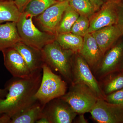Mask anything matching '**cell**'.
I'll use <instances>...</instances> for the list:
<instances>
[{
	"instance_id": "25",
	"label": "cell",
	"mask_w": 123,
	"mask_h": 123,
	"mask_svg": "<svg viewBox=\"0 0 123 123\" xmlns=\"http://www.w3.org/2000/svg\"><path fill=\"white\" fill-rule=\"evenodd\" d=\"M104 99L113 104H123V88L106 95Z\"/></svg>"
},
{
	"instance_id": "6",
	"label": "cell",
	"mask_w": 123,
	"mask_h": 123,
	"mask_svg": "<svg viewBox=\"0 0 123 123\" xmlns=\"http://www.w3.org/2000/svg\"><path fill=\"white\" fill-rule=\"evenodd\" d=\"M123 0H108L104 2L98 12L91 21L88 33L105 27L118 24L119 14Z\"/></svg>"
},
{
	"instance_id": "1",
	"label": "cell",
	"mask_w": 123,
	"mask_h": 123,
	"mask_svg": "<svg viewBox=\"0 0 123 123\" xmlns=\"http://www.w3.org/2000/svg\"><path fill=\"white\" fill-rule=\"evenodd\" d=\"M43 71L38 70L25 78L13 77L6 82L8 93L0 99V116L7 115L10 118L37 101L35 96L40 85Z\"/></svg>"
},
{
	"instance_id": "11",
	"label": "cell",
	"mask_w": 123,
	"mask_h": 123,
	"mask_svg": "<svg viewBox=\"0 0 123 123\" xmlns=\"http://www.w3.org/2000/svg\"><path fill=\"white\" fill-rule=\"evenodd\" d=\"M1 51L5 66L13 77L25 78L32 75L23 57L16 49L10 47Z\"/></svg>"
},
{
	"instance_id": "29",
	"label": "cell",
	"mask_w": 123,
	"mask_h": 123,
	"mask_svg": "<svg viewBox=\"0 0 123 123\" xmlns=\"http://www.w3.org/2000/svg\"><path fill=\"white\" fill-rule=\"evenodd\" d=\"M36 123H50L48 119L43 115V116L37 120Z\"/></svg>"
},
{
	"instance_id": "28",
	"label": "cell",
	"mask_w": 123,
	"mask_h": 123,
	"mask_svg": "<svg viewBox=\"0 0 123 123\" xmlns=\"http://www.w3.org/2000/svg\"><path fill=\"white\" fill-rule=\"evenodd\" d=\"M118 24H120L123 28V0L120 10Z\"/></svg>"
},
{
	"instance_id": "16",
	"label": "cell",
	"mask_w": 123,
	"mask_h": 123,
	"mask_svg": "<svg viewBox=\"0 0 123 123\" xmlns=\"http://www.w3.org/2000/svg\"><path fill=\"white\" fill-rule=\"evenodd\" d=\"M20 41L16 22L0 23V51L12 47Z\"/></svg>"
},
{
	"instance_id": "20",
	"label": "cell",
	"mask_w": 123,
	"mask_h": 123,
	"mask_svg": "<svg viewBox=\"0 0 123 123\" xmlns=\"http://www.w3.org/2000/svg\"><path fill=\"white\" fill-rule=\"evenodd\" d=\"M79 16L69 5L64 11L61 20L57 27L56 35L58 34L70 33L74 24Z\"/></svg>"
},
{
	"instance_id": "13",
	"label": "cell",
	"mask_w": 123,
	"mask_h": 123,
	"mask_svg": "<svg viewBox=\"0 0 123 123\" xmlns=\"http://www.w3.org/2000/svg\"><path fill=\"white\" fill-rule=\"evenodd\" d=\"M104 55L123 36V28L119 24L106 26L91 33Z\"/></svg>"
},
{
	"instance_id": "10",
	"label": "cell",
	"mask_w": 123,
	"mask_h": 123,
	"mask_svg": "<svg viewBox=\"0 0 123 123\" xmlns=\"http://www.w3.org/2000/svg\"><path fill=\"white\" fill-rule=\"evenodd\" d=\"M69 5L68 0L57 1L36 17L43 31L55 35L64 11Z\"/></svg>"
},
{
	"instance_id": "2",
	"label": "cell",
	"mask_w": 123,
	"mask_h": 123,
	"mask_svg": "<svg viewBox=\"0 0 123 123\" xmlns=\"http://www.w3.org/2000/svg\"><path fill=\"white\" fill-rule=\"evenodd\" d=\"M44 63L59 73L67 80L73 82L72 51L63 48L55 40L42 49Z\"/></svg>"
},
{
	"instance_id": "24",
	"label": "cell",
	"mask_w": 123,
	"mask_h": 123,
	"mask_svg": "<svg viewBox=\"0 0 123 123\" xmlns=\"http://www.w3.org/2000/svg\"><path fill=\"white\" fill-rule=\"evenodd\" d=\"M90 26L89 18L83 15H79L71 29V33L84 37L88 33Z\"/></svg>"
},
{
	"instance_id": "30",
	"label": "cell",
	"mask_w": 123,
	"mask_h": 123,
	"mask_svg": "<svg viewBox=\"0 0 123 123\" xmlns=\"http://www.w3.org/2000/svg\"><path fill=\"white\" fill-rule=\"evenodd\" d=\"M8 93V90L6 88L4 89H0V99H3L7 95Z\"/></svg>"
},
{
	"instance_id": "35",
	"label": "cell",
	"mask_w": 123,
	"mask_h": 123,
	"mask_svg": "<svg viewBox=\"0 0 123 123\" xmlns=\"http://www.w3.org/2000/svg\"><path fill=\"white\" fill-rule=\"evenodd\" d=\"M108 0H104V2H106V1H107Z\"/></svg>"
},
{
	"instance_id": "27",
	"label": "cell",
	"mask_w": 123,
	"mask_h": 123,
	"mask_svg": "<svg viewBox=\"0 0 123 123\" xmlns=\"http://www.w3.org/2000/svg\"><path fill=\"white\" fill-rule=\"evenodd\" d=\"M94 5L97 11L99 9L101 6L103 4V0H90Z\"/></svg>"
},
{
	"instance_id": "26",
	"label": "cell",
	"mask_w": 123,
	"mask_h": 123,
	"mask_svg": "<svg viewBox=\"0 0 123 123\" xmlns=\"http://www.w3.org/2000/svg\"><path fill=\"white\" fill-rule=\"evenodd\" d=\"M31 0H14V2L20 12L22 13L27 4Z\"/></svg>"
},
{
	"instance_id": "23",
	"label": "cell",
	"mask_w": 123,
	"mask_h": 123,
	"mask_svg": "<svg viewBox=\"0 0 123 123\" xmlns=\"http://www.w3.org/2000/svg\"><path fill=\"white\" fill-rule=\"evenodd\" d=\"M123 88V72L111 77L106 82L103 92L105 96Z\"/></svg>"
},
{
	"instance_id": "36",
	"label": "cell",
	"mask_w": 123,
	"mask_h": 123,
	"mask_svg": "<svg viewBox=\"0 0 123 123\" xmlns=\"http://www.w3.org/2000/svg\"><path fill=\"white\" fill-rule=\"evenodd\" d=\"M123 71H122V72H123Z\"/></svg>"
},
{
	"instance_id": "32",
	"label": "cell",
	"mask_w": 123,
	"mask_h": 123,
	"mask_svg": "<svg viewBox=\"0 0 123 123\" xmlns=\"http://www.w3.org/2000/svg\"><path fill=\"white\" fill-rule=\"evenodd\" d=\"M6 118L4 116H0V123H5L6 122Z\"/></svg>"
},
{
	"instance_id": "15",
	"label": "cell",
	"mask_w": 123,
	"mask_h": 123,
	"mask_svg": "<svg viewBox=\"0 0 123 123\" xmlns=\"http://www.w3.org/2000/svg\"><path fill=\"white\" fill-rule=\"evenodd\" d=\"M83 39V45L79 54L90 67H95L104 55L91 33L86 34Z\"/></svg>"
},
{
	"instance_id": "9",
	"label": "cell",
	"mask_w": 123,
	"mask_h": 123,
	"mask_svg": "<svg viewBox=\"0 0 123 123\" xmlns=\"http://www.w3.org/2000/svg\"><path fill=\"white\" fill-rule=\"evenodd\" d=\"M77 114L68 104L60 98L47 103L43 112L50 123H72Z\"/></svg>"
},
{
	"instance_id": "12",
	"label": "cell",
	"mask_w": 123,
	"mask_h": 123,
	"mask_svg": "<svg viewBox=\"0 0 123 123\" xmlns=\"http://www.w3.org/2000/svg\"><path fill=\"white\" fill-rule=\"evenodd\" d=\"M119 39L106 52L98 69L101 76H105L116 72L123 62V40Z\"/></svg>"
},
{
	"instance_id": "18",
	"label": "cell",
	"mask_w": 123,
	"mask_h": 123,
	"mask_svg": "<svg viewBox=\"0 0 123 123\" xmlns=\"http://www.w3.org/2000/svg\"><path fill=\"white\" fill-rule=\"evenodd\" d=\"M81 36L70 33L58 34L55 40L63 48L72 51L75 54L79 53L83 45Z\"/></svg>"
},
{
	"instance_id": "21",
	"label": "cell",
	"mask_w": 123,
	"mask_h": 123,
	"mask_svg": "<svg viewBox=\"0 0 123 123\" xmlns=\"http://www.w3.org/2000/svg\"><path fill=\"white\" fill-rule=\"evenodd\" d=\"M69 5L79 15L91 17L97 11L90 0H68Z\"/></svg>"
},
{
	"instance_id": "34",
	"label": "cell",
	"mask_w": 123,
	"mask_h": 123,
	"mask_svg": "<svg viewBox=\"0 0 123 123\" xmlns=\"http://www.w3.org/2000/svg\"><path fill=\"white\" fill-rule=\"evenodd\" d=\"M2 0V1H14V0Z\"/></svg>"
},
{
	"instance_id": "4",
	"label": "cell",
	"mask_w": 123,
	"mask_h": 123,
	"mask_svg": "<svg viewBox=\"0 0 123 123\" xmlns=\"http://www.w3.org/2000/svg\"><path fill=\"white\" fill-rule=\"evenodd\" d=\"M42 68V80L35 97L40 103L45 105L52 100L65 94L67 86L66 82L60 76L53 73L45 63Z\"/></svg>"
},
{
	"instance_id": "22",
	"label": "cell",
	"mask_w": 123,
	"mask_h": 123,
	"mask_svg": "<svg viewBox=\"0 0 123 123\" xmlns=\"http://www.w3.org/2000/svg\"><path fill=\"white\" fill-rule=\"evenodd\" d=\"M57 2L55 0H31L27 5L23 12L36 17Z\"/></svg>"
},
{
	"instance_id": "17",
	"label": "cell",
	"mask_w": 123,
	"mask_h": 123,
	"mask_svg": "<svg viewBox=\"0 0 123 123\" xmlns=\"http://www.w3.org/2000/svg\"><path fill=\"white\" fill-rule=\"evenodd\" d=\"M45 105L37 101L10 119V123H34L43 115Z\"/></svg>"
},
{
	"instance_id": "8",
	"label": "cell",
	"mask_w": 123,
	"mask_h": 123,
	"mask_svg": "<svg viewBox=\"0 0 123 123\" xmlns=\"http://www.w3.org/2000/svg\"><path fill=\"white\" fill-rule=\"evenodd\" d=\"M90 112L98 123H123V104H113L98 98Z\"/></svg>"
},
{
	"instance_id": "19",
	"label": "cell",
	"mask_w": 123,
	"mask_h": 123,
	"mask_svg": "<svg viewBox=\"0 0 123 123\" xmlns=\"http://www.w3.org/2000/svg\"><path fill=\"white\" fill-rule=\"evenodd\" d=\"M21 13L14 1L0 0V23H17Z\"/></svg>"
},
{
	"instance_id": "3",
	"label": "cell",
	"mask_w": 123,
	"mask_h": 123,
	"mask_svg": "<svg viewBox=\"0 0 123 123\" xmlns=\"http://www.w3.org/2000/svg\"><path fill=\"white\" fill-rule=\"evenodd\" d=\"M30 14L22 13L17 24L21 41L27 45L42 50L49 43L55 39L56 35L40 30L33 22Z\"/></svg>"
},
{
	"instance_id": "31",
	"label": "cell",
	"mask_w": 123,
	"mask_h": 123,
	"mask_svg": "<svg viewBox=\"0 0 123 123\" xmlns=\"http://www.w3.org/2000/svg\"><path fill=\"white\" fill-rule=\"evenodd\" d=\"M84 114H81L78 119V122L80 123H87L84 116Z\"/></svg>"
},
{
	"instance_id": "14",
	"label": "cell",
	"mask_w": 123,
	"mask_h": 123,
	"mask_svg": "<svg viewBox=\"0 0 123 123\" xmlns=\"http://www.w3.org/2000/svg\"><path fill=\"white\" fill-rule=\"evenodd\" d=\"M21 54L32 73L42 70L44 63L42 50L20 41L12 47Z\"/></svg>"
},
{
	"instance_id": "7",
	"label": "cell",
	"mask_w": 123,
	"mask_h": 123,
	"mask_svg": "<svg viewBox=\"0 0 123 123\" xmlns=\"http://www.w3.org/2000/svg\"><path fill=\"white\" fill-rule=\"evenodd\" d=\"M72 70L73 82L85 85L94 92L98 98L104 99L105 95L93 75L90 67L80 55L76 56L74 62H72Z\"/></svg>"
},
{
	"instance_id": "33",
	"label": "cell",
	"mask_w": 123,
	"mask_h": 123,
	"mask_svg": "<svg viewBox=\"0 0 123 123\" xmlns=\"http://www.w3.org/2000/svg\"><path fill=\"white\" fill-rule=\"evenodd\" d=\"M55 0L57 1H64L66 0Z\"/></svg>"
},
{
	"instance_id": "5",
	"label": "cell",
	"mask_w": 123,
	"mask_h": 123,
	"mask_svg": "<svg viewBox=\"0 0 123 123\" xmlns=\"http://www.w3.org/2000/svg\"><path fill=\"white\" fill-rule=\"evenodd\" d=\"M60 98L80 114L90 112L98 98L88 86L75 82L72 83L69 91Z\"/></svg>"
}]
</instances>
